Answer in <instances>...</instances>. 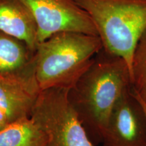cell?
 I'll return each instance as SVG.
<instances>
[{"mask_svg": "<svg viewBox=\"0 0 146 146\" xmlns=\"http://www.w3.org/2000/svg\"><path fill=\"white\" fill-rule=\"evenodd\" d=\"M131 87L127 62L102 49L69 89V100L93 143H101L114 108Z\"/></svg>", "mask_w": 146, "mask_h": 146, "instance_id": "6da1fadb", "label": "cell"}, {"mask_svg": "<svg viewBox=\"0 0 146 146\" xmlns=\"http://www.w3.org/2000/svg\"><path fill=\"white\" fill-rule=\"evenodd\" d=\"M102 49L98 35L77 32H60L40 42L33 54L40 90L70 89Z\"/></svg>", "mask_w": 146, "mask_h": 146, "instance_id": "7a4b0ae2", "label": "cell"}, {"mask_svg": "<svg viewBox=\"0 0 146 146\" xmlns=\"http://www.w3.org/2000/svg\"><path fill=\"white\" fill-rule=\"evenodd\" d=\"M92 20L103 49L130 68L135 45L146 29V0H74Z\"/></svg>", "mask_w": 146, "mask_h": 146, "instance_id": "3957f363", "label": "cell"}, {"mask_svg": "<svg viewBox=\"0 0 146 146\" xmlns=\"http://www.w3.org/2000/svg\"><path fill=\"white\" fill-rule=\"evenodd\" d=\"M69 89L41 91L31 118L47 135L45 146H94L68 98Z\"/></svg>", "mask_w": 146, "mask_h": 146, "instance_id": "277c9868", "label": "cell"}, {"mask_svg": "<svg viewBox=\"0 0 146 146\" xmlns=\"http://www.w3.org/2000/svg\"><path fill=\"white\" fill-rule=\"evenodd\" d=\"M27 7L36 25L38 43L60 32L98 35L89 14L74 0H20Z\"/></svg>", "mask_w": 146, "mask_h": 146, "instance_id": "5b68a950", "label": "cell"}, {"mask_svg": "<svg viewBox=\"0 0 146 146\" xmlns=\"http://www.w3.org/2000/svg\"><path fill=\"white\" fill-rule=\"evenodd\" d=\"M103 146H146V119L132 88L114 108L102 138Z\"/></svg>", "mask_w": 146, "mask_h": 146, "instance_id": "8992f818", "label": "cell"}, {"mask_svg": "<svg viewBox=\"0 0 146 146\" xmlns=\"http://www.w3.org/2000/svg\"><path fill=\"white\" fill-rule=\"evenodd\" d=\"M41 91L35 74L0 76V107L12 123L30 118Z\"/></svg>", "mask_w": 146, "mask_h": 146, "instance_id": "52a82bcc", "label": "cell"}, {"mask_svg": "<svg viewBox=\"0 0 146 146\" xmlns=\"http://www.w3.org/2000/svg\"><path fill=\"white\" fill-rule=\"evenodd\" d=\"M0 31L22 40L35 51L38 44L35 21L20 0H0Z\"/></svg>", "mask_w": 146, "mask_h": 146, "instance_id": "ba28073f", "label": "cell"}, {"mask_svg": "<svg viewBox=\"0 0 146 146\" xmlns=\"http://www.w3.org/2000/svg\"><path fill=\"white\" fill-rule=\"evenodd\" d=\"M34 52L25 42L0 31V76L35 74Z\"/></svg>", "mask_w": 146, "mask_h": 146, "instance_id": "9c48e42d", "label": "cell"}, {"mask_svg": "<svg viewBox=\"0 0 146 146\" xmlns=\"http://www.w3.org/2000/svg\"><path fill=\"white\" fill-rule=\"evenodd\" d=\"M46 142L44 131L31 117L0 131V146H45Z\"/></svg>", "mask_w": 146, "mask_h": 146, "instance_id": "30bf717a", "label": "cell"}, {"mask_svg": "<svg viewBox=\"0 0 146 146\" xmlns=\"http://www.w3.org/2000/svg\"><path fill=\"white\" fill-rule=\"evenodd\" d=\"M131 87L146 102V29L135 47L131 65Z\"/></svg>", "mask_w": 146, "mask_h": 146, "instance_id": "8fae6325", "label": "cell"}, {"mask_svg": "<svg viewBox=\"0 0 146 146\" xmlns=\"http://www.w3.org/2000/svg\"><path fill=\"white\" fill-rule=\"evenodd\" d=\"M12 123L8 114L0 107V131L3 130Z\"/></svg>", "mask_w": 146, "mask_h": 146, "instance_id": "7c38bea8", "label": "cell"}, {"mask_svg": "<svg viewBox=\"0 0 146 146\" xmlns=\"http://www.w3.org/2000/svg\"><path fill=\"white\" fill-rule=\"evenodd\" d=\"M131 88H132V87H131ZM132 90H133V89H132ZM133 94H134V95H135V96L136 97V98L138 100V101H139V102L140 103V104H141V107H142V108H143V112H144V114H145V119H146V102H145L143 101V100H142L141 98H139V97L134 92V91H133Z\"/></svg>", "mask_w": 146, "mask_h": 146, "instance_id": "4fadbf2b", "label": "cell"}]
</instances>
